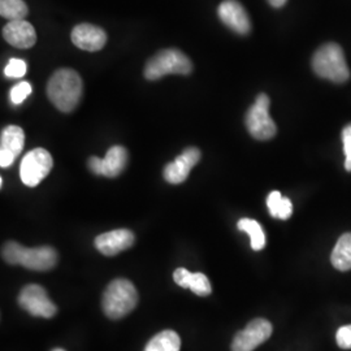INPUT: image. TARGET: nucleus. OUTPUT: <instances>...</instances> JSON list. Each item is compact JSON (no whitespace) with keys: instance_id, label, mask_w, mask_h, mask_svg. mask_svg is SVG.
Wrapping results in <instances>:
<instances>
[{"instance_id":"nucleus-1","label":"nucleus","mask_w":351,"mask_h":351,"mask_svg":"<svg viewBox=\"0 0 351 351\" xmlns=\"http://www.w3.org/2000/svg\"><path fill=\"white\" fill-rule=\"evenodd\" d=\"M82 80L73 71L63 68L51 75L47 84V97L51 103L62 112H72L82 97Z\"/></svg>"},{"instance_id":"nucleus-2","label":"nucleus","mask_w":351,"mask_h":351,"mask_svg":"<svg viewBox=\"0 0 351 351\" xmlns=\"http://www.w3.org/2000/svg\"><path fill=\"white\" fill-rule=\"evenodd\" d=\"M3 259L12 265H23L32 271H50L58 263V252L50 246L24 247L17 242L10 241L3 246Z\"/></svg>"},{"instance_id":"nucleus-3","label":"nucleus","mask_w":351,"mask_h":351,"mask_svg":"<svg viewBox=\"0 0 351 351\" xmlns=\"http://www.w3.org/2000/svg\"><path fill=\"white\" fill-rule=\"evenodd\" d=\"M138 303V293L132 281L117 278L108 284L103 293L101 307L110 319H121Z\"/></svg>"},{"instance_id":"nucleus-4","label":"nucleus","mask_w":351,"mask_h":351,"mask_svg":"<svg viewBox=\"0 0 351 351\" xmlns=\"http://www.w3.org/2000/svg\"><path fill=\"white\" fill-rule=\"evenodd\" d=\"M313 68L319 77L336 84H343L350 78V69L345 53L337 43H326L315 52Z\"/></svg>"},{"instance_id":"nucleus-5","label":"nucleus","mask_w":351,"mask_h":351,"mask_svg":"<svg viewBox=\"0 0 351 351\" xmlns=\"http://www.w3.org/2000/svg\"><path fill=\"white\" fill-rule=\"evenodd\" d=\"M193 71V63L181 51L169 49L158 52L146 64L143 75L146 80L155 81L164 75H188Z\"/></svg>"},{"instance_id":"nucleus-6","label":"nucleus","mask_w":351,"mask_h":351,"mask_svg":"<svg viewBox=\"0 0 351 351\" xmlns=\"http://www.w3.org/2000/svg\"><path fill=\"white\" fill-rule=\"evenodd\" d=\"M269 103L267 94H259L254 106L246 113L245 123L252 138L268 141L276 136V124L269 116Z\"/></svg>"},{"instance_id":"nucleus-7","label":"nucleus","mask_w":351,"mask_h":351,"mask_svg":"<svg viewBox=\"0 0 351 351\" xmlns=\"http://www.w3.org/2000/svg\"><path fill=\"white\" fill-rule=\"evenodd\" d=\"M53 160L50 152L45 149H34L24 156L20 165L21 181L29 188H34L46 178L52 169Z\"/></svg>"},{"instance_id":"nucleus-8","label":"nucleus","mask_w":351,"mask_h":351,"mask_svg":"<svg viewBox=\"0 0 351 351\" xmlns=\"http://www.w3.org/2000/svg\"><path fill=\"white\" fill-rule=\"evenodd\" d=\"M19 304L29 314L37 317L50 319L58 313V307L47 295V291L40 285H27L19 295Z\"/></svg>"},{"instance_id":"nucleus-9","label":"nucleus","mask_w":351,"mask_h":351,"mask_svg":"<svg viewBox=\"0 0 351 351\" xmlns=\"http://www.w3.org/2000/svg\"><path fill=\"white\" fill-rule=\"evenodd\" d=\"M272 335V324L265 319H254L239 330L232 342V351H254Z\"/></svg>"},{"instance_id":"nucleus-10","label":"nucleus","mask_w":351,"mask_h":351,"mask_svg":"<svg viewBox=\"0 0 351 351\" xmlns=\"http://www.w3.org/2000/svg\"><path fill=\"white\" fill-rule=\"evenodd\" d=\"M25 145V133L17 125L3 129L0 137V167L8 168L19 158Z\"/></svg>"},{"instance_id":"nucleus-11","label":"nucleus","mask_w":351,"mask_h":351,"mask_svg":"<svg viewBox=\"0 0 351 351\" xmlns=\"http://www.w3.org/2000/svg\"><path fill=\"white\" fill-rule=\"evenodd\" d=\"M201 151L197 147H189L180 156H177L172 163L167 164L163 175L169 184H182L186 181L190 171L201 160Z\"/></svg>"},{"instance_id":"nucleus-12","label":"nucleus","mask_w":351,"mask_h":351,"mask_svg":"<svg viewBox=\"0 0 351 351\" xmlns=\"http://www.w3.org/2000/svg\"><path fill=\"white\" fill-rule=\"evenodd\" d=\"M217 14L220 20L237 34L245 36L251 30L250 17L237 0H224L217 8Z\"/></svg>"},{"instance_id":"nucleus-13","label":"nucleus","mask_w":351,"mask_h":351,"mask_svg":"<svg viewBox=\"0 0 351 351\" xmlns=\"http://www.w3.org/2000/svg\"><path fill=\"white\" fill-rule=\"evenodd\" d=\"M71 39L75 47L88 52H95L101 50L107 43V34L99 26L80 24L73 27Z\"/></svg>"},{"instance_id":"nucleus-14","label":"nucleus","mask_w":351,"mask_h":351,"mask_svg":"<svg viewBox=\"0 0 351 351\" xmlns=\"http://www.w3.org/2000/svg\"><path fill=\"white\" fill-rule=\"evenodd\" d=\"M133 243L134 234L129 229H114L95 239V247L107 256L117 255L121 251L132 247Z\"/></svg>"},{"instance_id":"nucleus-15","label":"nucleus","mask_w":351,"mask_h":351,"mask_svg":"<svg viewBox=\"0 0 351 351\" xmlns=\"http://www.w3.org/2000/svg\"><path fill=\"white\" fill-rule=\"evenodd\" d=\"M3 37L16 49H30L37 42L36 29L25 20L10 21L3 27Z\"/></svg>"},{"instance_id":"nucleus-16","label":"nucleus","mask_w":351,"mask_h":351,"mask_svg":"<svg viewBox=\"0 0 351 351\" xmlns=\"http://www.w3.org/2000/svg\"><path fill=\"white\" fill-rule=\"evenodd\" d=\"M128 164V151L123 146H112L103 159L101 176L114 178L125 169Z\"/></svg>"},{"instance_id":"nucleus-17","label":"nucleus","mask_w":351,"mask_h":351,"mask_svg":"<svg viewBox=\"0 0 351 351\" xmlns=\"http://www.w3.org/2000/svg\"><path fill=\"white\" fill-rule=\"evenodd\" d=\"M330 262L333 267L339 271H350L351 269V233H345L339 237L332 256Z\"/></svg>"},{"instance_id":"nucleus-18","label":"nucleus","mask_w":351,"mask_h":351,"mask_svg":"<svg viewBox=\"0 0 351 351\" xmlns=\"http://www.w3.org/2000/svg\"><path fill=\"white\" fill-rule=\"evenodd\" d=\"M180 336L173 330H163L149 341L145 351H180Z\"/></svg>"},{"instance_id":"nucleus-19","label":"nucleus","mask_w":351,"mask_h":351,"mask_svg":"<svg viewBox=\"0 0 351 351\" xmlns=\"http://www.w3.org/2000/svg\"><path fill=\"white\" fill-rule=\"evenodd\" d=\"M267 206L272 217L288 220L293 213V203L289 198H284L280 191H272L267 198Z\"/></svg>"},{"instance_id":"nucleus-20","label":"nucleus","mask_w":351,"mask_h":351,"mask_svg":"<svg viewBox=\"0 0 351 351\" xmlns=\"http://www.w3.org/2000/svg\"><path fill=\"white\" fill-rule=\"evenodd\" d=\"M239 230L247 233L251 239V249L255 251L263 250L265 247V234H264L263 228L252 219H241L239 221Z\"/></svg>"},{"instance_id":"nucleus-21","label":"nucleus","mask_w":351,"mask_h":351,"mask_svg":"<svg viewBox=\"0 0 351 351\" xmlns=\"http://www.w3.org/2000/svg\"><path fill=\"white\" fill-rule=\"evenodd\" d=\"M27 12L29 10L24 0H0V14L10 21L24 20Z\"/></svg>"},{"instance_id":"nucleus-22","label":"nucleus","mask_w":351,"mask_h":351,"mask_svg":"<svg viewBox=\"0 0 351 351\" xmlns=\"http://www.w3.org/2000/svg\"><path fill=\"white\" fill-rule=\"evenodd\" d=\"M189 289L195 293L199 297H207L211 294L213 288H211V282L208 280V277L203 274H193L190 278V284Z\"/></svg>"},{"instance_id":"nucleus-23","label":"nucleus","mask_w":351,"mask_h":351,"mask_svg":"<svg viewBox=\"0 0 351 351\" xmlns=\"http://www.w3.org/2000/svg\"><path fill=\"white\" fill-rule=\"evenodd\" d=\"M32 94V85L27 81H23L17 85L13 86L11 93H10V98L13 104L19 106L23 101H25L26 98Z\"/></svg>"},{"instance_id":"nucleus-24","label":"nucleus","mask_w":351,"mask_h":351,"mask_svg":"<svg viewBox=\"0 0 351 351\" xmlns=\"http://www.w3.org/2000/svg\"><path fill=\"white\" fill-rule=\"evenodd\" d=\"M27 64L21 59H11L4 68V75L8 78H21L26 75Z\"/></svg>"},{"instance_id":"nucleus-25","label":"nucleus","mask_w":351,"mask_h":351,"mask_svg":"<svg viewBox=\"0 0 351 351\" xmlns=\"http://www.w3.org/2000/svg\"><path fill=\"white\" fill-rule=\"evenodd\" d=\"M336 339L341 349L350 350L351 349V326H341L337 330Z\"/></svg>"},{"instance_id":"nucleus-26","label":"nucleus","mask_w":351,"mask_h":351,"mask_svg":"<svg viewBox=\"0 0 351 351\" xmlns=\"http://www.w3.org/2000/svg\"><path fill=\"white\" fill-rule=\"evenodd\" d=\"M191 275L193 274L189 272L188 269H185V268H177L175 274H173V278H175V282L178 287L189 289Z\"/></svg>"},{"instance_id":"nucleus-27","label":"nucleus","mask_w":351,"mask_h":351,"mask_svg":"<svg viewBox=\"0 0 351 351\" xmlns=\"http://www.w3.org/2000/svg\"><path fill=\"white\" fill-rule=\"evenodd\" d=\"M342 143L345 155H349L351 152V124L345 126L342 130Z\"/></svg>"},{"instance_id":"nucleus-28","label":"nucleus","mask_w":351,"mask_h":351,"mask_svg":"<svg viewBox=\"0 0 351 351\" xmlns=\"http://www.w3.org/2000/svg\"><path fill=\"white\" fill-rule=\"evenodd\" d=\"M88 168L94 175H101V168H103V159H99L98 156H91L88 159Z\"/></svg>"},{"instance_id":"nucleus-29","label":"nucleus","mask_w":351,"mask_h":351,"mask_svg":"<svg viewBox=\"0 0 351 351\" xmlns=\"http://www.w3.org/2000/svg\"><path fill=\"white\" fill-rule=\"evenodd\" d=\"M287 1H288V0H268V3H269L272 7H275V8H281V7H284Z\"/></svg>"},{"instance_id":"nucleus-30","label":"nucleus","mask_w":351,"mask_h":351,"mask_svg":"<svg viewBox=\"0 0 351 351\" xmlns=\"http://www.w3.org/2000/svg\"><path fill=\"white\" fill-rule=\"evenodd\" d=\"M346 158H345V169L348 171V172H351V152L349 155H345Z\"/></svg>"},{"instance_id":"nucleus-31","label":"nucleus","mask_w":351,"mask_h":351,"mask_svg":"<svg viewBox=\"0 0 351 351\" xmlns=\"http://www.w3.org/2000/svg\"><path fill=\"white\" fill-rule=\"evenodd\" d=\"M52 351H65L64 349H53Z\"/></svg>"}]
</instances>
